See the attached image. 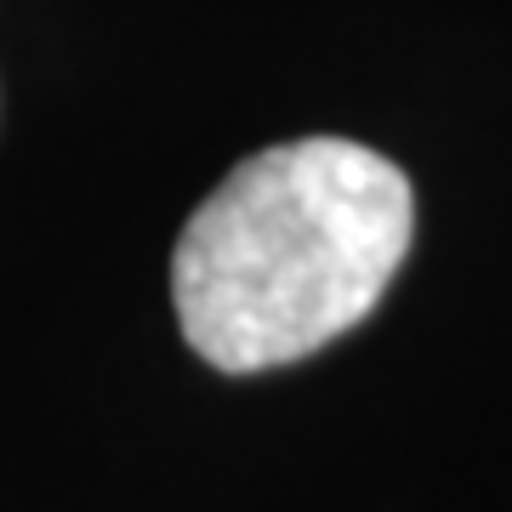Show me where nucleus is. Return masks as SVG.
Instances as JSON below:
<instances>
[{
  "label": "nucleus",
  "instance_id": "nucleus-1",
  "mask_svg": "<svg viewBox=\"0 0 512 512\" xmlns=\"http://www.w3.org/2000/svg\"><path fill=\"white\" fill-rule=\"evenodd\" d=\"M416 200L393 160L348 137H302L239 160L171 256L188 348L251 376L348 336L393 285Z\"/></svg>",
  "mask_w": 512,
  "mask_h": 512
}]
</instances>
